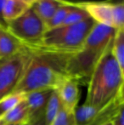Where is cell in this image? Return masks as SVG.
Instances as JSON below:
<instances>
[{
  "label": "cell",
  "mask_w": 124,
  "mask_h": 125,
  "mask_svg": "<svg viewBox=\"0 0 124 125\" xmlns=\"http://www.w3.org/2000/svg\"><path fill=\"white\" fill-rule=\"evenodd\" d=\"M50 125H76L74 112L61 109Z\"/></svg>",
  "instance_id": "obj_20"
},
{
  "label": "cell",
  "mask_w": 124,
  "mask_h": 125,
  "mask_svg": "<svg viewBox=\"0 0 124 125\" xmlns=\"http://www.w3.org/2000/svg\"><path fill=\"white\" fill-rule=\"evenodd\" d=\"M24 45L7 29L0 25V61L8 59L20 51Z\"/></svg>",
  "instance_id": "obj_10"
},
{
  "label": "cell",
  "mask_w": 124,
  "mask_h": 125,
  "mask_svg": "<svg viewBox=\"0 0 124 125\" xmlns=\"http://www.w3.org/2000/svg\"><path fill=\"white\" fill-rule=\"evenodd\" d=\"M27 125H45L44 117H41V118H39L38 120L35 121V122H33V123H31V124H28Z\"/></svg>",
  "instance_id": "obj_23"
},
{
  "label": "cell",
  "mask_w": 124,
  "mask_h": 125,
  "mask_svg": "<svg viewBox=\"0 0 124 125\" xmlns=\"http://www.w3.org/2000/svg\"><path fill=\"white\" fill-rule=\"evenodd\" d=\"M105 107L99 108L86 103L80 106H76L74 111L76 125H87L89 124L100 114Z\"/></svg>",
  "instance_id": "obj_14"
},
{
  "label": "cell",
  "mask_w": 124,
  "mask_h": 125,
  "mask_svg": "<svg viewBox=\"0 0 124 125\" xmlns=\"http://www.w3.org/2000/svg\"><path fill=\"white\" fill-rule=\"evenodd\" d=\"M19 1H21L23 2V3H25L26 4H27L29 7H31V5L33 4V3H34L36 0H19Z\"/></svg>",
  "instance_id": "obj_24"
},
{
  "label": "cell",
  "mask_w": 124,
  "mask_h": 125,
  "mask_svg": "<svg viewBox=\"0 0 124 125\" xmlns=\"http://www.w3.org/2000/svg\"><path fill=\"white\" fill-rule=\"evenodd\" d=\"M112 125H124V105L119 109L112 118Z\"/></svg>",
  "instance_id": "obj_21"
},
{
  "label": "cell",
  "mask_w": 124,
  "mask_h": 125,
  "mask_svg": "<svg viewBox=\"0 0 124 125\" xmlns=\"http://www.w3.org/2000/svg\"><path fill=\"white\" fill-rule=\"evenodd\" d=\"M124 71L111 53V47L100 58L87 83L84 103L103 108L123 94Z\"/></svg>",
  "instance_id": "obj_2"
},
{
  "label": "cell",
  "mask_w": 124,
  "mask_h": 125,
  "mask_svg": "<svg viewBox=\"0 0 124 125\" xmlns=\"http://www.w3.org/2000/svg\"><path fill=\"white\" fill-rule=\"evenodd\" d=\"M30 7L19 0H4L2 10V17L6 25L23 15Z\"/></svg>",
  "instance_id": "obj_13"
},
{
  "label": "cell",
  "mask_w": 124,
  "mask_h": 125,
  "mask_svg": "<svg viewBox=\"0 0 124 125\" xmlns=\"http://www.w3.org/2000/svg\"><path fill=\"white\" fill-rule=\"evenodd\" d=\"M25 98V94L14 93L0 100V118Z\"/></svg>",
  "instance_id": "obj_19"
},
{
  "label": "cell",
  "mask_w": 124,
  "mask_h": 125,
  "mask_svg": "<svg viewBox=\"0 0 124 125\" xmlns=\"http://www.w3.org/2000/svg\"><path fill=\"white\" fill-rule=\"evenodd\" d=\"M0 119L4 124L27 125L28 124V108L25 98Z\"/></svg>",
  "instance_id": "obj_12"
},
{
  "label": "cell",
  "mask_w": 124,
  "mask_h": 125,
  "mask_svg": "<svg viewBox=\"0 0 124 125\" xmlns=\"http://www.w3.org/2000/svg\"><path fill=\"white\" fill-rule=\"evenodd\" d=\"M3 125H19V124H3Z\"/></svg>",
  "instance_id": "obj_27"
},
{
  "label": "cell",
  "mask_w": 124,
  "mask_h": 125,
  "mask_svg": "<svg viewBox=\"0 0 124 125\" xmlns=\"http://www.w3.org/2000/svg\"><path fill=\"white\" fill-rule=\"evenodd\" d=\"M31 55V49L24 47L15 55L0 61V100L14 94Z\"/></svg>",
  "instance_id": "obj_6"
},
{
  "label": "cell",
  "mask_w": 124,
  "mask_h": 125,
  "mask_svg": "<svg viewBox=\"0 0 124 125\" xmlns=\"http://www.w3.org/2000/svg\"><path fill=\"white\" fill-rule=\"evenodd\" d=\"M89 15L86 12V10L83 8L80 3H76L75 7L70 11V13L67 15L66 20H65L64 23L62 26H67V25H74V24L79 23V22L83 21L88 18Z\"/></svg>",
  "instance_id": "obj_18"
},
{
  "label": "cell",
  "mask_w": 124,
  "mask_h": 125,
  "mask_svg": "<svg viewBox=\"0 0 124 125\" xmlns=\"http://www.w3.org/2000/svg\"><path fill=\"white\" fill-rule=\"evenodd\" d=\"M102 125H112V119H111V120H110V121H108V122H106L105 124H104Z\"/></svg>",
  "instance_id": "obj_25"
},
{
  "label": "cell",
  "mask_w": 124,
  "mask_h": 125,
  "mask_svg": "<svg viewBox=\"0 0 124 125\" xmlns=\"http://www.w3.org/2000/svg\"><path fill=\"white\" fill-rule=\"evenodd\" d=\"M31 50L27 67L14 93L27 94L42 89H57L69 75L68 64L74 53L29 48Z\"/></svg>",
  "instance_id": "obj_1"
},
{
  "label": "cell",
  "mask_w": 124,
  "mask_h": 125,
  "mask_svg": "<svg viewBox=\"0 0 124 125\" xmlns=\"http://www.w3.org/2000/svg\"><path fill=\"white\" fill-rule=\"evenodd\" d=\"M63 105L56 89H54L47 105L44 113L45 125H50L59 112L63 109Z\"/></svg>",
  "instance_id": "obj_15"
},
{
  "label": "cell",
  "mask_w": 124,
  "mask_h": 125,
  "mask_svg": "<svg viewBox=\"0 0 124 125\" xmlns=\"http://www.w3.org/2000/svg\"><path fill=\"white\" fill-rule=\"evenodd\" d=\"M53 90L42 89L26 94L25 99L28 108V124L44 117L45 110Z\"/></svg>",
  "instance_id": "obj_8"
},
{
  "label": "cell",
  "mask_w": 124,
  "mask_h": 125,
  "mask_svg": "<svg viewBox=\"0 0 124 125\" xmlns=\"http://www.w3.org/2000/svg\"><path fill=\"white\" fill-rule=\"evenodd\" d=\"M116 30L107 26L95 24L82 48L74 53L68 64L69 77L80 84H87L94 66L112 45Z\"/></svg>",
  "instance_id": "obj_3"
},
{
  "label": "cell",
  "mask_w": 124,
  "mask_h": 125,
  "mask_svg": "<svg viewBox=\"0 0 124 125\" xmlns=\"http://www.w3.org/2000/svg\"><path fill=\"white\" fill-rule=\"evenodd\" d=\"M83 8L97 24L116 30L124 29L123 2H81Z\"/></svg>",
  "instance_id": "obj_7"
},
{
  "label": "cell",
  "mask_w": 124,
  "mask_h": 125,
  "mask_svg": "<svg viewBox=\"0 0 124 125\" xmlns=\"http://www.w3.org/2000/svg\"><path fill=\"white\" fill-rule=\"evenodd\" d=\"M7 29L25 47L37 48L41 43L47 26L30 7L23 15L9 22Z\"/></svg>",
  "instance_id": "obj_5"
},
{
  "label": "cell",
  "mask_w": 124,
  "mask_h": 125,
  "mask_svg": "<svg viewBox=\"0 0 124 125\" xmlns=\"http://www.w3.org/2000/svg\"><path fill=\"white\" fill-rule=\"evenodd\" d=\"M66 0H36L31 6L34 12L45 24L48 23L56 10Z\"/></svg>",
  "instance_id": "obj_11"
},
{
  "label": "cell",
  "mask_w": 124,
  "mask_h": 125,
  "mask_svg": "<svg viewBox=\"0 0 124 125\" xmlns=\"http://www.w3.org/2000/svg\"><path fill=\"white\" fill-rule=\"evenodd\" d=\"M75 5H76V2H71L66 0V3L64 4H62L56 10V12L54 14V15L51 17V19L46 24L47 30L62 26V24L64 23L67 15L74 8Z\"/></svg>",
  "instance_id": "obj_16"
},
{
  "label": "cell",
  "mask_w": 124,
  "mask_h": 125,
  "mask_svg": "<svg viewBox=\"0 0 124 125\" xmlns=\"http://www.w3.org/2000/svg\"><path fill=\"white\" fill-rule=\"evenodd\" d=\"M111 53L121 69L124 71V29L116 30L111 45Z\"/></svg>",
  "instance_id": "obj_17"
},
{
  "label": "cell",
  "mask_w": 124,
  "mask_h": 125,
  "mask_svg": "<svg viewBox=\"0 0 124 125\" xmlns=\"http://www.w3.org/2000/svg\"><path fill=\"white\" fill-rule=\"evenodd\" d=\"M3 3H4V0H0V25L1 26H7L6 23L3 21V17H2V10H3Z\"/></svg>",
  "instance_id": "obj_22"
},
{
  "label": "cell",
  "mask_w": 124,
  "mask_h": 125,
  "mask_svg": "<svg viewBox=\"0 0 124 125\" xmlns=\"http://www.w3.org/2000/svg\"><path fill=\"white\" fill-rule=\"evenodd\" d=\"M3 124H5L3 122V120H2V119H0V125H3Z\"/></svg>",
  "instance_id": "obj_26"
},
{
  "label": "cell",
  "mask_w": 124,
  "mask_h": 125,
  "mask_svg": "<svg viewBox=\"0 0 124 125\" xmlns=\"http://www.w3.org/2000/svg\"><path fill=\"white\" fill-rule=\"evenodd\" d=\"M79 86L80 83L76 79L68 77L56 89L65 109L74 112L76 108L81 95Z\"/></svg>",
  "instance_id": "obj_9"
},
{
  "label": "cell",
  "mask_w": 124,
  "mask_h": 125,
  "mask_svg": "<svg viewBox=\"0 0 124 125\" xmlns=\"http://www.w3.org/2000/svg\"><path fill=\"white\" fill-rule=\"evenodd\" d=\"M95 24L93 19L88 17L74 25L60 26L48 29L44 33L38 47L61 52L76 53L82 48Z\"/></svg>",
  "instance_id": "obj_4"
}]
</instances>
